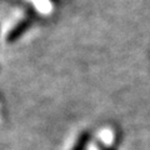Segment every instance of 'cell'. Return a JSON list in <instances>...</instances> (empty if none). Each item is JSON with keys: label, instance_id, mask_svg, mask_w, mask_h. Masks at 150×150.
I'll list each match as a JSON object with an SVG mask.
<instances>
[{"label": "cell", "instance_id": "cell-1", "mask_svg": "<svg viewBox=\"0 0 150 150\" xmlns=\"http://www.w3.org/2000/svg\"><path fill=\"white\" fill-rule=\"evenodd\" d=\"M33 23H34V20H33L31 18H29V16L24 18L20 21H18L16 24L10 29V31L8 33L6 43L13 44V43H15V41H18L28 30H29V28L33 25Z\"/></svg>", "mask_w": 150, "mask_h": 150}, {"label": "cell", "instance_id": "cell-2", "mask_svg": "<svg viewBox=\"0 0 150 150\" xmlns=\"http://www.w3.org/2000/svg\"><path fill=\"white\" fill-rule=\"evenodd\" d=\"M91 140V134L89 133L88 130L83 131V133H80V135L78 137L76 142H75V144L73 145L71 150H86V146L89 142Z\"/></svg>", "mask_w": 150, "mask_h": 150}, {"label": "cell", "instance_id": "cell-3", "mask_svg": "<svg viewBox=\"0 0 150 150\" xmlns=\"http://www.w3.org/2000/svg\"><path fill=\"white\" fill-rule=\"evenodd\" d=\"M96 148H98V150H114L111 146H108V145L104 144L103 142H96Z\"/></svg>", "mask_w": 150, "mask_h": 150}, {"label": "cell", "instance_id": "cell-4", "mask_svg": "<svg viewBox=\"0 0 150 150\" xmlns=\"http://www.w3.org/2000/svg\"><path fill=\"white\" fill-rule=\"evenodd\" d=\"M49 1H51V3H58V0H49Z\"/></svg>", "mask_w": 150, "mask_h": 150}]
</instances>
